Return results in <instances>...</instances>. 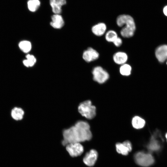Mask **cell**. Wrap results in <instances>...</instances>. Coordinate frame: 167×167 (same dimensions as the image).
<instances>
[{
    "label": "cell",
    "instance_id": "1",
    "mask_svg": "<svg viewBox=\"0 0 167 167\" xmlns=\"http://www.w3.org/2000/svg\"><path fill=\"white\" fill-rule=\"evenodd\" d=\"M63 139L62 144L64 146L72 143L89 141L92 137L89 124L86 122L80 121L63 131Z\"/></svg>",
    "mask_w": 167,
    "mask_h": 167
},
{
    "label": "cell",
    "instance_id": "2",
    "mask_svg": "<svg viewBox=\"0 0 167 167\" xmlns=\"http://www.w3.org/2000/svg\"><path fill=\"white\" fill-rule=\"evenodd\" d=\"M118 25L120 27L125 25L120 31L122 36L125 38H130L132 36L136 30L135 23L133 18L127 15H119L116 20Z\"/></svg>",
    "mask_w": 167,
    "mask_h": 167
},
{
    "label": "cell",
    "instance_id": "3",
    "mask_svg": "<svg viewBox=\"0 0 167 167\" xmlns=\"http://www.w3.org/2000/svg\"><path fill=\"white\" fill-rule=\"evenodd\" d=\"M78 110L80 113L87 119L94 118L96 114V109L90 100H87L79 105Z\"/></svg>",
    "mask_w": 167,
    "mask_h": 167
},
{
    "label": "cell",
    "instance_id": "4",
    "mask_svg": "<svg viewBox=\"0 0 167 167\" xmlns=\"http://www.w3.org/2000/svg\"><path fill=\"white\" fill-rule=\"evenodd\" d=\"M134 158L136 164L142 167L149 166L154 162L152 156L150 153L143 151L136 152L134 155Z\"/></svg>",
    "mask_w": 167,
    "mask_h": 167
},
{
    "label": "cell",
    "instance_id": "5",
    "mask_svg": "<svg viewBox=\"0 0 167 167\" xmlns=\"http://www.w3.org/2000/svg\"><path fill=\"white\" fill-rule=\"evenodd\" d=\"M92 73L93 80L99 84L105 83L109 78V75L107 72L100 66L95 67Z\"/></svg>",
    "mask_w": 167,
    "mask_h": 167
},
{
    "label": "cell",
    "instance_id": "6",
    "mask_svg": "<svg viewBox=\"0 0 167 167\" xmlns=\"http://www.w3.org/2000/svg\"><path fill=\"white\" fill-rule=\"evenodd\" d=\"M66 146V151L70 156L72 157L79 156L84 152V147L80 143H70Z\"/></svg>",
    "mask_w": 167,
    "mask_h": 167
},
{
    "label": "cell",
    "instance_id": "7",
    "mask_svg": "<svg viewBox=\"0 0 167 167\" xmlns=\"http://www.w3.org/2000/svg\"><path fill=\"white\" fill-rule=\"evenodd\" d=\"M98 156V152L95 149H91L85 154L83 161L87 166L91 167L95 164Z\"/></svg>",
    "mask_w": 167,
    "mask_h": 167
},
{
    "label": "cell",
    "instance_id": "8",
    "mask_svg": "<svg viewBox=\"0 0 167 167\" xmlns=\"http://www.w3.org/2000/svg\"><path fill=\"white\" fill-rule=\"evenodd\" d=\"M49 5L54 14H60L62 7L66 4V0H49Z\"/></svg>",
    "mask_w": 167,
    "mask_h": 167
},
{
    "label": "cell",
    "instance_id": "9",
    "mask_svg": "<svg viewBox=\"0 0 167 167\" xmlns=\"http://www.w3.org/2000/svg\"><path fill=\"white\" fill-rule=\"evenodd\" d=\"M99 53L91 47L85 50L83 54V59L86 62H90L96 60L99 57Z\"/></svg>",
    "mask_w": 167,
    "mask_h": 167
},
{
    "label": "cell",
    "instance_id": "10",
    "mask_svg": "<svg viewBox=\"0 0 167 167\" xmlns=\"http://www.w3.org/2000/svg\"><path fill=\"white\" fill-rule=\"evenodd\" d=\"M51 21L50 22L51 26L54 28H61L64 24L63 18L60 14H54L51 17Z\"/></svg>",
    "mask_w": 167,
    "mask_h": 167
},
{
    "label": "cell",
    "instance_id": "11",
    "mask_svg": "<svg viewBox=\"0 0 167 167\" xmlns=\"http://www.w3.org/2000/svg\"><path fill=\"white\" fill-rule=\"evenodd\" d=\"M156 57L160 62H163L167 59V45L159 47L156 50Z\"/></svg>",
    "mask_w": 167,
    "mask_h": 167
},
{
    "label": "cell",
    "instance_id": "12",
    "mask_svg": "<svg viewBox=\"0 0 167 167\" xmlns=\"http://www.w3.org/2000/svg\"><path fill=\"white\" fill-rule=\"evenodd\" d=\"M114 62L119 65L125 64L128 59L126 54L123 52H118L114 54L113 56Z\"/></svg>",
    "mask_w": 167,
    "mask_h": 167
},
{
    "label": "cell",
    "instance_id": "13",
    "mask_svg": "<svg viewBox=\"0 0 167 167\" xmlns=\"http://www.w3.org/2000/svg\"><path fill=\"white\" fill-rule=\"evenodd\" d=\"M106 30V24L103 23H98L94 25L92 28L93 33L95 35L101 36L103 35Z\"/></svg>",
    "mask_w": 167,
    "mask_h": 167
},
{
    "label": "cell",
    "instance_id": "14",
    "mask_svg": "<svg viewBox=\"0 0 167 167\" xmlns=\"http://www.w3.org/2000/svg\"><path fill=\"white\" fill-rule=\"evenodd\" d=\"M131 123L133 127L137 129H141L145 126V122L144 119L139 116H135L132 119Z\"/></svg>",
    "mask_w": 167,
    "mask_h": 167
},
{
    "label": "cell",
    "instance_id": "15",
    "mask_svg": "<svg viewBox=\"0 0 167 167\" xmlns=\"http://www.w3.org/2000/svg\"><path fill=\"white\" fill-rule=\"evenodd\" d=\"M147 148L151 151H157L161 148L159 142L156 139L154 136H152L149 143L147 146Z\"/></svg>",
    "mask_w": 167,
    "mask_h": 167
},
{
    "label": "cell",
    "instance_id": "16",
    "mask_svg": "<svg viewBox=\"0 0 167 167\" xmlns=\"http://www.w3.org/2000/svg\"><path fill=\"white\" fill-rule=\"evenodd\" d=\"M11 114L12 118L14 119L19 120L23 118L24 112L20 108L15 107L12 110Z\"/></svg>",
    "mask_w": 167,
    "mask_h": 167
},
{
    "label": "cell",
    "instance_id": "17",
    "mask_svg": "<svg viewBox=\"0 0 167 167\" xmlns=\"http://www.w3.org/2000/svg\"><path fill=\"white\" fill-rule=\"evenodd\" d=\"M41 2L40 0H29L27 2L29 10L32 12L37 11L41 6Z\"/></svg>",
    "mask_w": 167,
    "mask_h": 167
},
{
    "label": "cell",
    "instance_id": "18",
    "mask_svg": "<svg viewBox=\"0 0 167 167\" xmlns=\"http://www.w3.org/2000/svg\"><path fill=\"white\" fill-rule=\"evenodd\" d=\"M115 146L117 152L122 155L126 156L130 152L124 142L122 143H118L116 144Z\"/></svg>",
    "mask_w": 167,
    "mask_h": 167
},
{
    "label": "cell",
    "instance_id": "19",
    "mask_svg": "<svg viewBox=\"0 0 167 167\" xmlns=\"http://www.w3.org/2000/svg\"><path fill=\"white\" fill-rule=\"evenodd\" d=\"M19 46L20 49L25 53L29 52L32 48L31 43L27 41H20L19 43Z\"/></svg>",
    "mask_w": 167,
    "mask_h": 167
},
{
    "label": "cell",
    "instance_id": "20",
    "mask_svg": "<svg viewBox=\"0 0 167 167\" xmlns=\"http://www.w3.org/2000/svg\"><path fill=\"white\" fill-rule=\"evenodd\" d=\"M131 66L126 63L122 65L119 69L120 74L122 75L125 76L130 75L131 74Z\"/></svg>",
    "mask_w": 167,
    "mask_h": 167
},
{
    "label": "cell",
    "instance_id": "21",
    "mask_svg": "<svg viewBox=\"0 0 167 167\" xmlns=\"http://www.w3.org/2000/svg\"><path fill=\"white\" fill-rule=\"evenodd\" d=\"M26 59L24 60L23 63L24 65L26 67H32L35 63L36 59L33 55L28 54L26 56Z\"/></svg>",
    "mask_w": 167,
    "mask_h": 167
},
{
    "label": "cell",
    "instance_id": "22",
    "mask_svg": "<svg viewBox=\"0 0 167 167\" xmlns=\"http://www.w3.org/2000/svg\"><path fill=\"white\" fill-rule=\"evenodd\" d=\"M118 37L117 32L112 30L108 31L105 35V39L109 42H113Z\"/></svg>",
    "mask_w": 167,
    "mask_h": 167
},
{
    "label": "cell",
    "instance_id": "23",
    "mask_svg": "<svg viewBox=\"0 0 167 167\" xmlns=\"http://www.w3.org/2000/svg\"><path fill=\"white\" fill-rule=\"evenodd\" d=\"M113 43L116 46L119 47L122 43V40L120 38L118 37Z\"/></svg>",
    "mask_w": 167,
    "mask_h": 167
},
{
    "label": "cell",
    "instance_id": "24",
    "mask_svg": "<svg viewBox=\"0 0 167 167\" xmlns=\"http://www.w3.org/2000/svg\"><path fill=\"white\" fill-rule=\"evenodd\" d=\"M163 13L167 16V6H165L163 9Z\"/></svg>",
    "mask_w": 167,
    "mask_h": 167
},
{
    "label": "cell",
    "instance_id": "25",
    "mask_svg": "<svg viewBox=\"0 0 167 167\" xmlns=\"http://www.w3.org/2000/svg\"><path fill=\"white\" fill-rule=\"evenodd\" d=\"M165 137H166V139H167V133H166V135H165Z\"/></svg>",
    "mask_w": 167,
    "mask_h": 167
},
{
    "label": "cell",
    "instance_id": "26",
    "mask_svg": "<svg viewBox=\"0 0 167 167\" xmlns=\"http://www.w3.org/2000/svg\"></svg>",
    "mask_w": 167,
    "mask_h": 167
}]
</instances>
